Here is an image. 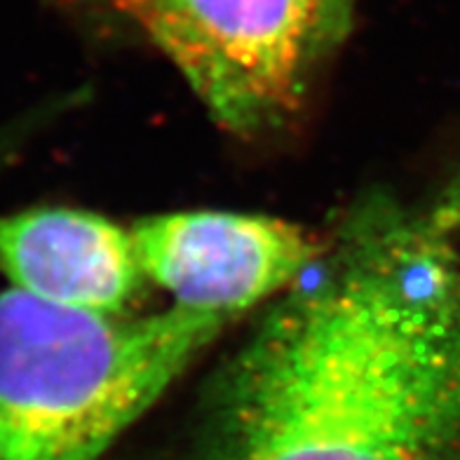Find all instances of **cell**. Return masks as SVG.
<instances>
[{
	"mask_svg": "<svg viewBox=\"0 0 460 460\" xmlns=\"http://www.w3.org/2000/svg\"><path fill=\"white\" fill-rule=\"evenodd\" d=\"M186 460H460V261L437 207L348 212L221 364Z\"/></svg>",
	"mask_w": 460,
	"mask_h": 460,
	"instance_id": "6da1fadb",
	"label": "cell"
},
{
	"mask_svg": "<svg viewBox=\"0 0 460 460\" xmlns=\"http://www.w3.org/2000/svg\"><path fill=\"white\" fill-rule=\"evenodd\" d=\"M233 324L179 308L102 315L0 285V460H97Z\"/></svg>",
	"mask_w": 460,
	"mask_h": 460,
	"instance_id": "7a4b0ae2",
	"label": "cell"
},
{
	"mask_svg": "<svg viewBox=\"0 0 460 460\" xmlns=\"http://www.w3.org/2000/svg\"><path fill=\"white\" fill-rule=\"evenodd\" d=\"M179 71L224 132L261 139L303 118L358 0H106Z\"/></svg>",
	"mask_w": 460,
	"mask_h": 460,
	"instance_id": "3957f363",
	"label": "cell"
},
{
	"mask_svg": "<svg viewBox=\"0 0 460 460\" xmlns=\"http://www.w3.org/2000/svg\"><path fill=\"white\" fill-rule=\"evenodd\" d=\"M148 285L179 308L235 322L296 285L327 235L268 214L183 209L132 226Z\"/></svg>",
	"mask_w": 460,
	"mask_h": 460,
	"instance_id": "277c9868",
	"label": "cell"
},
{
	"mask_svg": "<svg viewBox=\"0 0 460 460\" xmlns=\"http://www.w3.org/2000/svg\"><path fill=\"white\" fill-rule=\"evenodd\" d=\"M0 275L31 296L102 315L134 313L148 287L132 228L75 207L0 217Z\"/></svg>",
	"mask_w": 460,
	"mask_h": 460,
	"instance_id": "5b68a950",
	"label": "cell"
},
{
	"mask_svg": "<svg viewBox=\"0 0 460 460\" xmlns=\"http://www.w3.org/2000/svg\"><path fill=\"white\" fill-rule=\"evenodd\" d=\"M31 125H33V120L29 118V120H22L19 125L0 129V170L17 155L19 146L24 144L26 137H29Z\"/></svg>",
	"mask_w": 460,
	"mask_h": 460,
	"instance_id": "8992f818",
	"label": "cell"
},
{
	"mask_svg": "<svg viewBox=\"0 0 460 460\" xmlns=\"http://www.w3.org/2000/svg\"><path fill=\"white\" fill-rule=\"evenodd\" d=\"M437 207H439V212H442L444 221H447L448 235H451V243H454L456 254H458L460 261V183L451 193L444 195V200Z\"/></svg>",
	"mask_w": 460,
	"mask_h": 460,
	"instance_id": "52a82bcc",
	"label": "cell"
}]
</instances>
